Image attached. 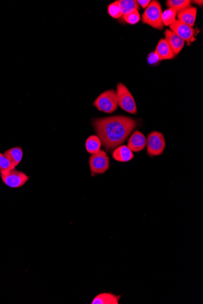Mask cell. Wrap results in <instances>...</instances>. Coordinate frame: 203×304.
Segmentation results:
<instances>
[{
	"label": "cell",
	"instance_id": "1",
	"mask_svg": "<svg viewBox=\"0 0 203 304\" xmlns=\"http://www.w3.org/2000/svg\"><path fill=\"white\" fill-rule=\"evenodd\" d=\"M93 126L106 150L112 152L126 140L136 128L137 122L124 116L94 119Z\"/></svg>",
	"mask_w": 203,
	"mask_h": 304
},
{
	"label": "cell",
	"instance_id": "2",
	"mask_svg": "<svg viewBox=\"0 0 203 304\" xmlns=\"http://www.w3.org/2000/svg\"><path fill=\"white\" fill-rule=\"evenodd\" d=\"M162 10L158 1H151L146 8L142 15L143 23L147 24L152 28L162 30L164 25L162 21Z\"/></svg>",
	"mask_w": 203,
	"mask_h": 304
},
{
	"label": "cell",
	"instance_id": "3",
	"mask_svg": "<svg viewBox=\"0 0 203 304\" xmlns=\"http://www.w3.org/2000/svg\"><path fill=\"white\" fill-rule=\"evenodd\" d=\"M93 105L102 112L107 114L115 112L118 107L116 92L113 89H110L102 92L94 102Z\"/></svg>",
	"mask_w": 203,
	"mask_h": 304
},
{
	"label": "cell",
	"instance_id": "4",
	"mask_svg": "<svg viewBox=\"0 0 203 304\" xmlns=\"http://www.w3.org/2000/svg\"><path fill=\"white\" fill-rule=\"evenodd\" d=\"M116 92L117 94L118 105L121 109L132 115H136V102L127 87L123 83H118Z\"/></svg>",
	"mask_w": 203,
	"mask_h": 304
},
{
	"label": "cell",
	"instance_id": "5",
	"mask_svg": "<svg viewBox=\"0 0 203 304\" xmlns=\"http://www.w3.org/2000/svg\"><path fill=\"white\" fill-rule=\"evenodd\" d=\"M91 175H102L110 168V158L104 150L92 154L89 159Z\"/></svg>",
	"mask_w": 203,
	"mask_h": 304
},
{
	"label": "cell",
	"instance_id": "6",
	"mask_svg": "<svg viewBox=\"0 0 203 304\" xmlns=\"http://www.w3.org/2000/svg\"><path fill=\"white\" fill-rule=\"evenodd\" d=\"M146 145L148 155L152 157L161 155L166 146L164 135L160 132H151L148 135Z\"/></svg>",
	"mask_w": 203,
	"mask_h": 304
},
{
	"label": "cell",
	"instance_id": "7",
	"mask_svg": "<svg viewBox=\"0 0 203 304\" xmlns=\"http://www.w3.org/2000/svg\"><path fill=\"white\" fill-rule=\"evenodd\" d=\"M2 182L12 188L22 187L29 181V178L25 173L13 169L6 175H1Z\"/></svg>",
	"mask_w": 203,
	"mask_h": 304
},
{
	"label": "cell",
	"instance_id": "8",
	"mask_svg": "<svg viewBox=\"0 0 203 304\" xmlns=\"http://www.w3.org/2000/svg\"><path fill=\"white\" fill-rule=\"evenodd\" d=\"M170 26V30L181 39L187 42L188 45H190L192 42L196 40L195 38L196 34V29L192 27L187 25V24L181 22L179 20H176Z\"/></svg>",
	"mask_w": 203,
	"mask_h": 304
},
{
	"label": "cell",
	"instance_id": "9",
	"mask_svg": "<svg viewBox=\"0 0 203 304\" xmlns=\"http://www.w3.org/2000/svg\"><path fill=\"white\" fill-rule=\"evenodd\" d=\"M147 145V139L141 132L135 131L129 138L128 147L132 152L138 153L143 150Z\"/></svg>",
	"mask_w": 203,
	"mask_h": 304
},
{
	"label": "cell",
	"instance_id": "10",
	"mask_svg": "<svg viewBox=\"0 0 203 304\" xmlns=\"http://www.w3.org/2000/svg\"><path fill=\"white\" fill-rule=\"evenodd\" d=\"M165 40L171 48L175 56L178 55L185 46V41L181 39L170 29H167L165 32Z\"/></svg>",
	"mask_w": 203,
	"mask_h": 304
},
{
	"label": "cell",
	"instance_id": "11",
	"mask_svg": "<svg viewBox=\"0 0 203 304\" xmlns=\"http://www.w3.org/2000/svg\"><path fill=\"white\" fill-rule=\"evenodd\" d=\"M113 158L119 162H128L134 158V154L126 145H122L114 149Z\"/></svg>",
	"mask_w": 203,
	"mask_h": 304
},
{
	"label": "cell",
	"instance_id": "12",
	"mask_svg": "<svg viewBox=\"0 0 203 304\" xmlns=\"http://www.w3.org/2000/svg\"><path fill=\"white\" fill-rule=\"evenodd\" d=\"M197 8L190 7L178 13V20L183 23L193 28L196 23Z\"/></svg>",
	"mask_w": 203,
	"mask_h": 304
},
{
	"label": "cell",
	"instance_id": "13",
	"mask_svg": "<svg viewBox=\"0 0 203 304\" xmlns=\"http://www.w3.org/2000/svg\"><path fill=\"white\" fill-rule=\"evenodd\" d=\"M155 53L158 56L160 61L172 60L175 56L166 41L163 39L159 41L155 49Z\"/></svg>",
	"mask_w": 203,
	"mask_h": 304
},
{
	"label": "cell",
	"instance_id": "14",
	"mask_svg": "<svg viewBox=\"0 0 203 304\" xmlns=\"http://www.w3.org/2000/svg\"><path fill=\"white\" fill-rule=\"evenodd\" d=\"M121 295L112 293H102L97 295L92 301L91 304H119Z\"/></svg>",
	"mask_w": 203,
	"mask_h": 304
},
{
	"label": "cell",
	"instance_id": "15",
	"mask_svg": "<svg viewBox=\"0 0 203 304\" xmlns=\"http://www.w3.org/2000/svg\"><path fill=\"white\" fill-rule=\"evenodd\" d=\"M4 154L11 163L12 169H15L20 164L23 157V151L20 146L9 149Z\"/></svg>",
	"mask_w": 203,
	"mask_h": 304
},
{
	"label": "cell",
	"instance_id": "16",
	"mask_svg": "<svg viewBox=\"0 0 203 304\" xmlns=\"http://www.w3.org/2000/svg\"><path fill=\"white\" fill-rule=\"evenodd\" d=\"M101 141L97 135H91L86 140V150L90 154H93L101 150Z\"/></svg>",
	"mask_w": 203,
	"mask_h": 304
},
{
	"label": "cell",
	"instance_id": "17",
	"mask_svg": "<svg viewBox=\"0 0 203 304\" xmlns=\"http://www.w3.org/2000/svg\"><path fill=\"white\" fill-rule=\"evenodd\" d=\"M190 0H167L166 5L169 9H174L178 13L191 7Z\"/></svg>",
	"mask_w": 203,
	"mask_h": 304
},
{
	"label": "cell",
	"instance_id": "18",
	"mask_svg": "<svg viewBox=\"0 0 203 304\" xmlns=\"http://www.w3.org/2000/svg\"><path fill=\"white\" fill-rule=\"evenodd\" d=\"M120 6L123 13V15L133 11L134 10H139V5L135 0H120Z\"/></svg>",
	"mask_w": 203,
	"mask_h": 304
},
{
	"label": "cell",
	"instance_id": "19",
	"mask_svg": "<svg viewBox=\"0 0 203 304\" xmlns=\"http://www.w3.org/2000/svg\"><path fill=\"white\" fill-rule=\"evenodd\" d=\"M177 12L172 9H167L162 12V21L164 25L170 26L176 21Z\"/></svg>",
	"mask_w": 203,
	"mask_h": 304
},
{
	"label": "cell",
	"instance_id": "20",
	"mask_svg": "<svg viewBox=\"0 0 203 304\" xmlns=\"http://www.w3.org/2000/svg\"><path fill=\"white\" fill-rule=\"evenodd\" d=\"M12 169L11 163L4 154L0 153V174L4 175Z\"/></svg>",
	"mask_w": 203,
	"mask_h": 304
},
{
	"label": "cell",
	"instance_id": "21",
	"mask_svg": "<svg viewBox=\"0 0 203 304\" xmlns=\"http://www.w3.org/2000/svg\"><path fill=\"white\" fill-rule=\"evenodd\" d=\"M108 12L111 17L114 18H120L123 16L119 1H116L110 4L108 6Z\"/></svg>",
	"mask_w": 203,
	"mask_h": 304
},
{
	"label": "cell",
	"instance_id": "22",
	"mask_svg": "<svg viewBox=\"0 0 203 304\" xmlns=\"http://www.w3.org/2000/svg\"><path fill=\"white\" fill-rule=\"evenodd\" d=\"M124 20L127 23L131 24H136L140 20V16L137 10H134L133 11L126 13L123 15Z\"/></svg>",
	"mask_w": 203,
	"mask_h": 304
},
{
	"label": "cell",
	"instance_id": "23",
	"mask_svg": "<svg viewBox=\"0 0 203 304\" xmlns=\"http://www.w3.org/2000/svg\"><path fill=\"white\" fill-rule=\"evenodd\" d=\"M147 61L150 64H155L158 63L159 61H161L158 56L155 53H151L148 55Z\"/></svg>",
	"mask_w": 203,
	"mask_h": 304
},
{
	"label": "cell",
	"instance_id": "24",
	"mask_svg": "<svg viewBox=\"0 0 203 304\" xmlns=\"http://www.w3.org/2000/svg\"><path fill=\"white\" fill-rule=\"evenodd\" d=\"M139 6H141L143 9H146L150 3V0H139L137 1Z\"/></svg>",
	"mask_w": 203,
	"mask_h": 304
},
{
	"label": "cell",
	"instance_id": "25",
	"mask_svg": "<svg viewBox=\"0 0 203 304\" xmlns=\"http://www.w3.org/2000/svg\"><path fill=\"white\" fill-rule=\"evenodd\" d=\"M194 3H196L198 5H200V6H202L203 5V1H197V0H196V1H194Z\"/></svg>",
	"mask_w": 203,
	"mask_h": 304
}]
</instances>
